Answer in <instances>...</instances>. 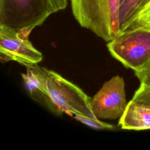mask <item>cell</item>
Returning a JSON list of instances; mask_svg holds the SVG:
<instances>
[{
  "mask_svg": "<svg viewBox=\"0 0 150 150\" xmlns=\"http://www.w3.org/2000/svg\"><path fill=\"white\" fill-rule=\"evenodd\" d=\"M74 18L105 42L120 33L119 7L120 0H70Z\"/></svg>",
  "mask_w": 150,
  "mask_h": 150,
  "instance_id": "cell-1",
  "label": "cell"
},
{
  "mask_svg": "<svg viewBox=\"0 0 150 150\" xmlns=\"http://www.w3.org/2000/svg\"><path fill=\"white\" fill-rule=\"evenodd\" d=\"M32 67L61 112L71 115L81 114L97 118L91 109V98L81 88L54 71L38 64Z\"/></svg>",
  "mask_w": 150,
  "mask_h": 150,
  "instance_id": "cell-2",
  "label": "cell"
},
{
  "mask_svg": "<svg viewBox=\"0 0 150 150\" xmlns=\"http://www.w3.org/2000/svg\"><path fill=\"white\" fill-rule=\"evenodd\" d=\"M56 11L50 0H0V25L28 37Z\"/></svg>",
  "mask_w": 150,
  "mask_h": 150,
  "instance_id": "cell-3",
  "label": "cell"
},
{
  "mask_svg": "<svg viewBox=\"0 0 150 150\" xmlns=\"http://www.w3.org/2000/svg\"><path fill=\"white\" fill-rule=\"evenodd\" d=\"M111 56L125 67L139 70L150 59V30L129 29L108 42Z\"/></svg>",
  "mask_w": 150,
  "mask_h": 150,
  "instance_id": "cell-4",
  "label": "cell"
},
{
  "mask_svg": "<svg viewBox=\"0 0 150 150\" xmlns=\"http://www.w3.org/2000/svg\"><path fill=\"white\" fill-rule=\"evenodd\" d=\"M127 104L124 80L120 76H114L104 83L91 100L93 112L99 120L120 118Z\"/></svg>",
  "mask_w": 150,
  "mask_h": 150,
  "instance_id": "cell-5",
  "label": "cell"
},
{
  "mask_svg": "<svg viewBox=\"0 0 150 150\" xmlns=\"http://www.w3.org/2000/svg\"><path fill=\"white\" fill-rule=\"evenodd\" d=\"M0 57L2 63L15 61L26 67L38 64L43 59L42 54L33 47L28 37L1 25Z\"/></svg>",
  "mask_w": 150,
  "mask_h": 150,
  "instance_id": "cell-6",
  "label": "cell"
},
{
  "mask_svg": "<svg viewBox=\"0 0 150 150\" xmlns=\"http://www.w3.org/2000/svg\"><path fill=\"white\" fill-rule=\"evenodd\" d=\"M119 125L124 129H150V108L131 100L119 120Z\"/></svg>",
  "mask_w": 150,
  "mask_h": 150,
  "instance_id": "cell-7",
  "label": "cell"
},
{
  "mask_svg": "<svg viewBox=\"0 0 150 150\" xmlns=\"http://www.w3.org/2000/svg\"><path fill=\"white\" fill-rule=\"evenodd\" d=\"M21 76L30 96L33 100L43 104L54 113H62L51 100L32 66L26 67V72L21 74Z\"/></svg>",
  "mask_w": 150,
  "mask_h": 150,
  "instance_id": "cell-8",
  "label": "cell"
},
{
  "mask_svg": "<svg viewBox=\"0 0 150 150\" xmlns=\"http://www.w3.org/2000/svg\"><path fill=\"white\" fill-rule=\"evenodd\" d=\"M147 1L148 0H120L119 19L121 32L126 30L130 22Z\"/></svg>",
  "mask_w": 150,
  "mask_h": 150,
  "instance_id": "cell-9",
  "label": "cell"
},
{
  "mask_svg": "<svg viewBox=\"0 0 150 150\" xmlns=\"http://www.w3.org/2000/svg\"><path fill=\"white\" fill-rule=\"evenodd\" d=\"M142 28L150 30V0L141 8L128 25L126 30Z\"/></svg>",
  "mask_w": 150,
  "mask_h": 150,
  "instance_id": "cell-10",
  "label": "cell"
},
{
  "mask_svg": "<svg viewBox=\"0 0 150 150\" xmlns=\"http://www.w3.org/2000/svg\"><path fill=\"white\" fill-rule=\"evenodd\" d=\"M74 118L77 121L85 124L86 125L97 129H112L115 128L113 125L103 122L99 119L92 118L88 116L75 114Z\"/></svg>",
  "mask_w": 150,
  "mask_h": 150,
  "instance_id": "cell-11",
  "label": "cell"
},
{
  "mask_svg": "<svg viewBox=\"0 0 150 150\" xmlns=\"http://www.w3.org/2000/svg\"><path fill=\"white\" fill-rule=\"evenodd\" d=\"M132 100L150 108V86L140 84Z\"/></svg>",
  "mask_w": 150,
  "mask_h": 150,
  "instance_id": "cell-12",
  "label": "cell"
},
{
  "mask_svg": "<svg viewBox=\"0 0 150 150\" xmlns=\"http://www.w3.org/2000/svg\"><path fill=\"white\" fill-rule=\"evenodd\" d=\"M141 84L150 86V59L139 70L134 71Z\"/></svg>",
  "mask_w": 150,
  "mask_h": 150,
  "instance_id": "cell-13",
  "label": "cell"
},
{
  "mask_svg": "<svg viewBox=\"0 0 150 150\" xmlns=\"http://www.w3.org/2000/svg\"><path fill=\"white\" fill-rule=\"evenodd\" d=\"M56 12L65 9L67 6V0H50Z\"/></svg>",
  "mask_w": 150,
  "mask_h": 150,
  "instance_id": "cell-14",
  "label": "cell"
}]
</instances>
